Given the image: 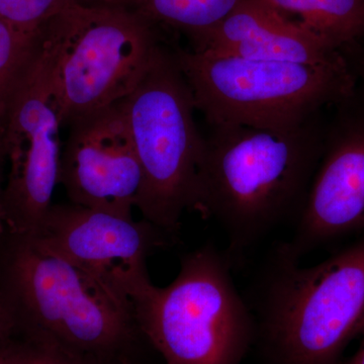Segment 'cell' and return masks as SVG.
I'll use <instances>...</instances> for the list:
<instances>
[{
  "label": "cell",
  "mask_w": 364,
  "mask_h": 364,
  "mask_svg": "<svg viewBox=\"0 0 364 364\" xmlns=\"http://www.w3.org/2000/svg\"><path fill=\"white\" fill-rule=\"evenodd\" d=\"M203 136L191 210L223 228L230 259L296 219L322 153L318 116L291 128L217 124Z\"/></svg>",
  "instance_id": "cell-1"
},
{
  "label": "cell",
  "mask_w": 364,
  "mask_h": 364,
  "mask_svg": "<svg viewBox=\"0 0 364 364\" xmlns=\"http://www.w3.org/2000/svg\"><path fill=\"white\" fill-rule=\"evenodd\" d=\"M11 234L0 299L14 329L83 364H131L145 338L133 301L31 237Z\"/></svg>",
  "instance_id": "cell-2"
},
{
  "label": "cell",
  "mask_w": 364,
  "mask_h": 364,
  "mask_svg": "<svg viewBox=\"0 0 364 364\" xmlns=\"http://www.w3.org/2000/svg\"><path fill=\"white\" fill-rule=\"evenodd\" d=\"M260 329L277 364H336L364 329V237L301 267L279 245L262 282Z\"/></svg>",
  "instance_id": "cell-3"
},
{
  "label": "cell",
  "mask_w": 364,
  "mask_h": 364,
  "mask_svg": "<svg viewBox=\"0 0 364 364\" xmlns=\"http://www.w3.org/2000/svg\"><path fill=\"white\" fill-rule=\"evenodd\" d=\"M174 54L196 109L210 126L291 128L317 117L325 105L346 100L353 90L345 59L299 64L193 50Z\"/></svg>",
  "instance_id": "cell-4"
},
{
  "label": "cell",
  "mask_w": 364,
  "mask_h": 364,
  "mask_svg": "<svg viewBox=\"0 0 364 364\" xmlns=\"http://www.w3.org/2000/svg\"><path fill=\"white\" fill-rule=\"evenodd\" d=\"M229 256L213 245L186 254L165 287L152 284L134 306L146 340L166 364H240L254 332Z\"/></svg>",
  "instance_id": "cell-5"
},
{
  "label": "cell",
  "mask_w": 364,
  "mask_h": 364,
  "mask_svg": "<svg viewBox=\"0 0 364 364\" xmlns=\"http://www.w3.org/2000/svg\"><path fill=\"white\" fill-rule=\"evenodd\" d=\"M52 56L53 90L63 126L121 102L160 48L154 26L117 4H76L40 33Z\"/></svg>",
  "instance_id": "cell-6"
},
{
  "label": "cell",
  "mask_w": 364,
  "mask_h": 364,
  "mask_svg": "<svg viewBox=\"0 0 364 364\" xmlns=\"http://www.w3.org/2000/svg\"><path fill=\"white\" fill-rule=\"evenodd\" d=\"M119 105L142 172L136 208L143 219L176 237L193 203L203 136L174 52L160 46L145 75Z\"/></svg>",
  "instance_id": "cell-7"
},
{
  "label": "cell",
  "mask_w": 364,
  "mask_h": 364,
  "mask_svg": "<svg viewBox=\"0 0 364 364\" xmlns=\"http://www.w3.org/2000/svg\"><path fill=\"white\" fill-rule=\"evenodd\" d=\"M4 126L11 168L2 193V219L11 233L31 236L53 205L62 154L63 124L53 90L52 56L42 39L11 92Z\"/></svg>",
  "instance_id": "cell-8"
},
{
  "label": "cell",
  "mask_w": 364,
  "mask_h": 364,
  "mask_svg": "<svg viewBox=\"0 0 364 364\" xmlns=\"http://www.w3.org/2000/svg\"><path fill=\"white\" fill-rule=\"evenodd\" d=\"M38 245L98 277L132 301L152 286L148 257L176 237L147 220L68 203H53ZM134 304V303H133Z\"/></svg>",
  "instance_id": "cell-9"
},
{
  "label": "cell",
  "mask_w": 364,
  "mask_h": 364,
  "mask_svg": "<svg viewBox=\"0 0 364 364\" xmlns=\"http://www.w3.org/2000/svg\"><path fill=\"white\" fill-rule=\"evenodd\" d=\"M68 127L59 183L70 203L133 215L142 172L119 105L77 117Z\"/></svg>",
  "instance_id": "cell-10"
},
{
  "label": "cell",
  "mask_w": 364,
  "mask_h": 364,
  "mask_svg": "<svg viewBox=\"0 0 364 364\" xmlns=\"http://www.w3.org/2000/svg\"><path fill=\"white\" fill-rule=\"evenodd\" d=\"M323 145L293 238L282 244L296 259L364 229V124L345 128Z\"/></svg>",
  "instance_id": "cell-11"
},
{
  "label": "cell",
  "mask_w": 364,
  "mask_h": 364,
  "mask_svg": "<svg viewBox=\"0 0 364 364\" xmlns=\"http://www.w3.org/2000/svg\"><path fill=\"white\" fill-rule=\"evenodd\" d=\"M193 51L299 64L341 61L339 50L282 16L264 0H243Z\"/></svg>",
  "instance_id": "cell-12"
},
{
  "label": "cell",
  "mask_w": 364,
  "mask_h": 364,
  "mask_svg": "<svg viewBox=\"0 0 364 364\" xmlns=\"http://www.w3.org/2000/svg\"><path fill=\"white\" fill-rule=\"evenodd\" d=\"M335 49L364 33V0H264Z\"/></svg>",
  "instance_id": "cell-13"
},
{
  "label": "cell",
  "mask_w": 364,
  "mask_h": 364,
  "mask_svg": "<svg viewBox=\"0 0 364 364\" xmlns=\"http://www.w3.org/2000/svg\"><path fill=\"white\" fill-rule=\"evenodd\" d=\"M243 0H124L127 9L151 25L174 28L191 42L200 40L226 20ZM119 4V6H121Z\"/></svg>",
  "instance_id": "cell-14"
},
{
  "label": "cell",
  "mask_w": 364,
  "mask_h": 364,
  "mask_svg": "<svg viewBox=\"0 0 364 364\" xmlns=\"http://www.w3.org/2000/svg\"><path fill=\"white\" fill-rule=\"evenodd\" d=\"M38 37L21 33L0 16V112H6L14 86L32 59Z\"/></svg>",
  "instance_id": "cell-15"
},
{
  "label": "cell",
  "mask_w": 364,
  "mask_h": 364,
  "mask_svg": "<svg viewBox=\"0 0 364 364\" xmlns=\"http://www.w3.org/2000/svg\"><path fill=\"white\" fill-rule=\"evenodd\" d=\"M77 0H0V16L28 37L37 38L50 21Z\"/></svg>",
  "instance_id": "cell-16"
},
{
  "label": "cell",
  "mask_w": 364,
  "mask_h": 364,
  "mask_svg": "<svg viewBox=\"0 0 364 364\" xmlns=\"http://www.w3.org/2000/svg\"><path fill=\"white\" fill-rule=\"evenodd\" d=\"M23 334L14 341L11 330L0 337V364H83L52 345Z\"/></svg>",
  "instance_id": "cell-17"
},
{
  "label": "cell",
  "mask_w": 364,
  "mask_h": 364,
  "mask_svg": "<svg viewBox=\"0 0 364 364\" xmlns=\"http://www.w3.org/2000/svg\"><path fill=\"white\" fill-rule=\"evenodd\" d=\"M4 124H6V114H0V178H1L2 162L4 161V158L6 157V138H4L6 126H4ZM2 193H4V191L0 188V221L4 220L2 219L1 213Z\"/></svg>",
  "instance_id": "cell-18"
},
{
  "label": "cell",
  "mask_w": 364,
  "mask_h": 364,
  "mask_svg": "<svg viewBox=\"0 0 364 364\" xmlns=\"http://www.w3.org/2000/svg\"><path fill=\"white\" fill-rule=\"evenodd\" d=\"M363 339L359 346L358 351L354 354L353 358L348 361L347 364H364V329H363Z\"/></svg>",
  "instance_id": "cell-19"
},
{
  "label": "cell",
  "mask_w": 364,
  "mask_h": 364,
  "mask_svg": "<svg viewBox=\"0 0 364 364\" xmlns=\"http://www.w3.org/2000/svg\"><path fill=\"white\" fill-rule=\"evenodd\" d=\"M104 1L109 4H117V6H119V4H121L124 0H104Z\"/></svg>",
  "instance_id": "cell-20"
},
{
  "label": "cell",
  "mask_w": 364,
  "mask_h": 364,
  "mask_svg": "<svg viewBox=\"0 0 364 364\" xmlns=\"http://www.w3.org/2000/svg\"><path fill=\"white\" fill-rule=\"evenodd\" d=\"M4 331V324H2L1 311H0V335Z\"/></svg>",
  "instance_id": "cell-21"
},
{
  "label": "cell",
  "mask_w": 364,
  "mask_h": 364,
  "mask_svg": "<svg viewBox=\"0 0 364 364\" xmlns=\"http://www.w3.org/2000/svg\"><path fill=\"white\" fill-rule=\"evenodd\" d=\"M0 114H1V112H0Z\"/></svg>",
  "instance_id": "cell-22"
}]
</instances>
